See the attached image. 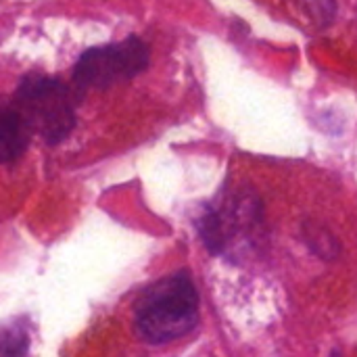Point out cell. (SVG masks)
Here are the masks:
<instances>
[{
    "label": "cell",
    "mask_w": 357,
    "mask_h": 357,
    "mask_svg": "<svg viewBox=\"0 0 357 357\" xmlns=\"http://www.w3.org/2000/svg\"><path fill=\"white\" fill-rule=\"evenodd\" d=\"M134 320L149 343H169L188 335L199 322V295L188 272L151 284L136 303Z\"/></svg>",
    "instance_id": "obj_1"
},
{
    "label": "cell",
    "mask_w": 357,
    "mask_h": 357,
    "mask_svg": "<svg viewBox=\"0 0 357 357\" xmlns=\"http://www.w3.org/2000/svg\"><path fill=\"white\" fill-rule=\"evenodd\" d=\"M77 98L79 94L59 77L29 73L19 82L10 105L46 144H59L75 128Z\"/></svg>",
    "instance_id": "obj_2"
},
{
    "label": "cell",
    "mask_w": 357,
    "mask_h": 357,
    "mask_svg": "<svg viewBox=\"0 0 357 357\" xmlns=\"http://www.w3.org/2000/svg\"><path fill=\"white\" fill-rule=\"evenodd\" d=\"M151 63L149 46L130 36L121 42L94 46L82 52L73 67V86L77 92L107 90L111 86L134 79Z\"/></svg>",
    "instance_id": "obj_3"
},
{
    "label": "cell",
    "mask_w": 357,
    "mask_h": 357,
    "mask_svg": "<svg viewBox=\"0 0 357 357\" xmlns=\"http://www.w3.org/2000/svg\"><path fill=\"white\" fill-rule=\"evenodd\" d=\"M261 224V201L253 190L220 195L205 211L199 232L213 253H224Z\"/></svg>",
    "instance_id": "obj_4"
},
{
    "label": "cell",
    "mask_w": 357,
    "mask_h": 357,
    "mask_svg": "<svg viewBox=\"0 0 357 357\" xmlns=\"http://www.w3.org/2000/svg\"><path fill=\"white\" fill-rule=\"evenodd\" d=\"M33 136V130L25 121V117L13 107H4L0 117V155L2 163L17 161L29 146V140Z\"/></svg>",
    "instance_id": "obj_5"
},
{
    "label": "cell",
    "mask_w": 357,
    "mask_h": 357,
    "mask_svg": "<svg viewBox=\"0 0 357 357\" xmlns=\"http://www.w3.org/2000/svg\"><path fill=\"white\" fill-rule=\"evenodd\" d=\"M29 349V337L23 326L10 324L2 333V357H25Z\"/></svg>",
    "instance_id": "obj_6"
},
{
    "label": "cell",
    "mask_w": 357,
    "mask_h": 357,
    "mask_svg": "<svg viewBox=\"0 0 357 357\" xmlns=\"http://www.w3.org/2000/svg\"><path fill=\"white\" fill-rule=\"evenodd\" d=\"M303 2L318 19H331L335 15V0H303Z\"/></svg>",
    "instance_id": "obj_7"
}]
</instances>
